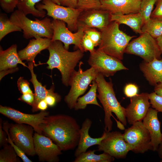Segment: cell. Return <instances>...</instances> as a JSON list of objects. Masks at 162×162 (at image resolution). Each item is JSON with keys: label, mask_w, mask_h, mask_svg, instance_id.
I'll use <instances>...</instances> for the list:
<instances>
[{"label": "cell", "mask_w": 162, "mask_h": 162, "mask_svg": "<svg viewBox=\"0 0 162 162\" xmlns=\"http://www.w3.org/2000/svg\"><path fill=\"white\" fill-rule=\"evenodd\" d=\"M42 133L50 138L62 151L73 150L77 146L80 128L73 117L65 114L48 116L40 125Z\"/></svg>", "instance_id": "cell-1"}, {"label": "cell", "mask_w": 162, "mask_h": 162, "mask_svg": "<svg viewBox=\"0 0 162 162\" xmlns=\"http://www.w3.org/2000/svg\"><path fill=\"white\" fill-rule=\"evenodd\" d=\"M49 52L48 60L44 64L47 68L52 70L56 68L60 72L62 83L65 86H69L71 76L75 68L84 56V52L79 49L70 52L65 49L60 41H52L47 49Z\"/></svg>", "instance_id": "cell-2"}, {"label": "cell", "mask_w": 162, "mask_h": 162, "mask_svg": "<svg viewBox=\"0 0 162 162\" xmlns=\"http://www.w3.org/2000/svg\"><path fill=\"white\" fill-rule=\"evenodd\" d=\"M97 83L98 94L97 97L103 107L105 116V131H110L112 129V122L111 118L114 113L117 118L124 126L127 121L125 116V108L122 106L117 99L111 79L107 82L104 76L99 73L95 80Z\"/></svg>", "instance_id": "cell-3"}, {"label": "cell", "mask_w": 162, "mask_h": 162, "mask_svg": "<svg viewBox=\"0 0 162 162\" xmlns=\"http://www.w3.org/2000/svg\"><path fill=\"white\" fill-rule=\"evenodd\" d=\"M119 24L112 21L100 31V42L98 50L120 60L130 41L135 36L128 35L119 28Z\"/></svg>", "instance_id": "cell-4"}, {"label": "cell", "mask_w": 162, "mask_h": 162, "mask_svg": "<svg viewBox=\"0 0 162 162\" xmlns=\"http://www.w3.org/2000/svg\"><path fill=\"white\" fill-rule=\"evenodd\" d=\"M10 19L23 30V37L28 39L33 38L51 39L53 34L52 20L47 17L42 20H32L23 13L17 10L10 15Z\"/></svg>", "instance_id": "cell-5"}, {"label": "cell", "mask_w": 162, "mask_h": 162, "mask_svg": "<svg viewBox=\"0 0 162 162\" xmlns=\"http://www.w3.org/2000/svg\"><path fill=\"white\" fill-rule=\"evenodd\" d=\"M83 64L80 62L78 70H75L72 74L69 84L70 88L64 97V100L70 110L74 109L78 98L85 93L89 85L95 80L99 74L96 69L92 67L83 71L81 68Z\"/></svg>", "instance_id": "cell-6"}, {"label": "cell", "mask_w": 162, "mask_h": 162, "mask_svg": "<svg viewBox=\"0 0 162 162\" xmlns=\"http://www.w3.org/2000/svg\"><path fill=\"white\" fill-rule=\"evenodd\" d=\"M124 52L139 56L148 62L154 58L160 59L162 54L156 39L146 32L130 42Z\"/></svg>", "instance_id": "cell-7"}, {"label": "cell", "mask_w": 162, "mask_h": 162, "mask_svg": "<svg viewBox=\"0 0 162 162\" xmlns=\"http://www.w3.org/2000/svg\"><path fill=\"white\" fill-rule=\"evenodd\" d=\"M35 7L40 10H46L47 15L53 19L64 22L71 32L77 31L78 18L82 10L58 5L51 0H43L41 4H37Z\"/></svg>", "instance_id": "cell-8"}, {"label": "cell", "mask_w": 162, "mask_h": 162, "mask_svg": "<svg viewBox=\"0 0 162 162\" xmlns=\"http://www.w3.org/2000/svg\"><path fill=\"white\" fill-rule=\"evenodd\" d=\"M123 135L134 152L143 154L149 150L152 151L149 133L142 121L134 123L125 130Z\"/></svg>", "instance_id": "cell-9"}, {"label": "cell", "mask_w": 162, "mask_h": 162, "mask_svg": "<svg viewBox=\"0 0 162 162\" xmlns=\"http://www.w3.org/2000/svg\"><path fill=\"white\" fill-rule=\"evenodd\" d=\"M88 64L104 77L113 76L117 71L127 70L120 60L97 49L90 52Z\"/></svg>", "instance_id": "cell-10"}, {"label": "cell", "mask_w": 162, "mask_h": 162, "mask_svg": "<svg viewBox=\"0 0 162 162\" xmlns=\"http://www.w3.org/2000/svg\"><path fill=\"white\" fill-rule=\"evenodd\" d=\"M33 128L23 124H11L9 129L10 138L14 144L29 156L36 155L34 149Z\"/></svg>", "instance_id": "cell-11"}, {"label": "cell", "mask_w": 162, "mask_h": 162, "mask_svg": "<svg viewBox=\"0 0 162 162\" xmlns=\"http://www.w3.org/2000/svg\"><path fill=\"white\" fill-rule=\"evenodd\" d=\"M105 132L106 136L98 145V151L117 159L125 158L131 148L124 140L123 134L117 131Z\"/></svg>", "instance_id": "cell-12"}, {"label": "cell", "mask_w": 162, "mask_h": 162, "mask_svg": "<svg viewBox=\"0 0 162 162\" xmlns=\"http://www.w3.org/2000/svg\"><path fill=\"white\" fill-rule=\"evenodd\" d=\"M52 22L53 30L52 41H60L63 44L64 48L68 50L70 45L74 44L76 48L84 52L82 45V39L85 34L83 29H78L76 32L74 33L66 27L65 23L62 21L53 19Z\"/></svg>", "instance_id": "cell-13"}, {"label": "cell", "mask_w": 162, "mask_h": 162, "mask_svg": "<svg viewBox=\"0 0 162 162\" xmlns=\"http://www.w3.org/2000/svg\"><path fill=\"white\" fill-rule=\"evenodd\" d=\"M111 14L101 8L83 11L78 18V29L97 28L100 31L111 22Z\"/></svg>", "instance_id": "cell-14"}, {"label": "cell", "mask_w": 162, "mask_h": 162, "mask_svg": "<svg viewBox=\"0 0 162 162\" xmlns=\"http://www.w3.org/2000/svg\"><path fill=\"white\" fill-rule=\"evenodd\" d=\"M0 113L16 123L23 124L31 126L35 132L42 134L40 125L49 112L41 111L38 113L28 114L21 112L9 106L0 105Z\"/></svg>", "instance_id": "cell-15"}, {"label": "cell", "mask_w": 162, "mask_h": 162, "mask_svg": "<svg viewBox=\"0 0 162 162\" xmlns=\"http://www.w3.org/2000/svg\"><path fill=\"white\" fill-rule=\"evenodd\" d=\"M33 138L34 151L39 161H59L58 156L62 154V151L50 138L35 132Z\"/></svg>", "instance_id": "cell-16"}, {"label": "cell", "mask_w": 162, "mask_h": 162, "mask_svg": "<svg viewBox=\"0 0 162 162\" xmlns=\"http://www.w3.org/2000/svg\"><path fill=\"white\" fill-rule=\"evenodd\" d=\"M148 94L142 93L131 98L130 103L125 108V116L128 122L132 125L142 121L150 108Z\"/></svg>", "instance_id": "cell-17"}, {"label": "cell", "mask_w": 162, "mask_h": 162, "mask_svg": "<svg viewBox=\"0 0 162 162\" xmlns=\"http://www.w3.org/2000/svg\"><path fill=\"white\" fill-rule=\"evenodd\" d=\"M17 46L13 44L8 49L3 50L0 46V80L6 75L12 73L18 70V64L28 68L20 58L17 51Z\"/></svg>", "instance_id": "cell-18"}, {"label": "cell", "mask_w": 162, "mask_h": 162, "mask_svg": "<svg viewBox=\"0 0 162 162\" xmlns=\"http://www.w3.org/2000/svg\"><path fill=\"white\" fill-rule=\"evenodd\" d=\"M101 8L111 14H127L139 12L142 0H100Z\"/></svg>", "instance_id": "cell-19"}, {"label": "cell", "mask_w": 162, "mask_h": 162, "mask_svg": "<svg viewBox=\"0 0 162 162\" xmlns=\"http://www.w3.org/2000/svg\"><path fill=\"white\" fill-rule=\"evenodd\" d=\"M158 112L152 108H150L142 122L148 131L151 139L152 151H157L162 138L160 131V122L158 116Z\"/></svg>", "instance_id": "cell-20"}, {"label": "cell", "mask_w": 162, "mask_h": 162, "mask_svg": "<svg viewBox=\"0 0 162 162\" xmlns=\"http://www.w3.org/2000/svg\"><path fill=\"white\" fill-rule=\"evenodd\" d=\"M51 42V39L46 38L32 39L25 48L18 52V55L22 61L32 62L36 66L34 61L36 56L41 51L47 49Z\"/></svg>", "instance_id": "cell-21"}, {"label": "cell", "mask_w": 162, "mask_h": 162, "mask_svg": "<svg viewBox=\"0 0 162 162\" xmlns=\"http://www.w3.org/2000/svg\"><path fill=\"white\" fill-rule=\"evenodd\" d=\"M92 123V121L88 118H86L82 123L80 130V140L74 153L76 157L86 152L89 147L93 145L100 144L101 141L106 136V132L104 131L101 137L98 138L92 137L89 135L88 131Z\"/></svg>", "instance_id": "cell-22"}, {"label": "cell", "mask_w": 162, "mask_h": 162, "mask_svg": "<svg viewBox=\"0 0 162 162\" xmlns=\"http://www.w3.org/2000/svg\"><path fill=\"white\" fill-rule=\"evenodd\" d=\"M140 68L151 85L154 86L162 81V58H154L149 62L144 61L140 64Z\"/></svg>", "instance_id": "cell-23"}, {"label": "cell", "mask_w": 162, "mask_h": 162, "mask_svg": "<svg viewBox=\"0 0 162 162\" xmlns=\"http://www.w3.org/2000/svg\"><path fill=\"white\" fill-rule=\"evenodd\" d=\"M28 68L31 74V78L30 81L33 85L34 90L35 99L32 105V111L33 112L38 111L37 106L41 100L45 99L46 97L49 94L54 91V86L53 85L49 89L46 88V86H43L39 82L37 78L36 75L34 70V63L32 62H28Z\"/></svg>", "instance_id": "cell-24"}, {"label": "cell", "mask_w": 162, "mask_h": 162, "mask_svg": "<svg viewBox=\"0 0 162 162\" xmlns=\"http://www.w3.org/2000/svg\"><path fill=\"white\" fill-rule=\"evenodd\" d=\"M116 21L119 25H126L136 33L141 34L143 33L141 29L143 21L139 12L127 14H111V21Z\"/></svg>", "instance_id": "cell-25"}, {"label": "cell", "mask_w": 162, "mask_h": 162, "mask_svg": "<svg viewBox=\"0 0 162 162\" xmlns=\"http://www.w3.org/2000/svg\"><path fill=\"white\" fill-rule=\"evenodd\" d=\"M97 83L95 80H93L88 92L84 96L78 98L74 108L75 110L84 109L87 105L89 104L95 105L102 107L97 99Z\"/></svg>", "instance_id": "cell-26"}, {"label": "cell", "mask_w": 162, "mask_h": 162, "mask_svg": "<svg viewBox=\"0 0 162 162\" xmlns=\"http://www.w3.org/2000/svg\"><path fill=\"white\" fill-rule=\"evenodd\" d=\"M42 0H19L17 5L18 10L26 15L31 14L37 17L43 18L46 15V12L44 10H40L35 7L36 4ZM55 3L60 5L58 0H51Z\"/></svg>", "instance_id": "cell-27"}, {"label": "cell", "mask_w": 162, "mask_h": 162, "mask_svg": "<svg viewBox=\"0 0 162 162\" xmlns=\"http://www.w3.org/2000/svg\"><path fill=\"white\" fill-rule=\"evenodd\" d=\"M95 150H89L82 153L76 157L74 162H111L114 158L105 152L98 155Z\"/></svg>", "instance_id": "cell-28"}, {"label": "cell", "mask_w": 162, "mask_h": 162, "mask_svg": "<svg viewBox=\"0 0 162 162\" xmlns=\"http://www.w3.org/2000/svg\"><path fill=\"white\" fill-rule=\"evenodd\" d=\"M22 29L12 22L6 14L1 13L0 15V40L8 34L15 31H22Z\"/></svg>", "instance_id": "cell-29"}, {"label": "cell", "mask_w": 162, "mask_h": 162, "mask_svg": "<svg viewBox=\"0 0 162 162\" xmlns=\"http://www.w3.org/2000/svg\"><path fill=\"white\" fill-rule=\"evenodd\" d=\"M141 30L156 39L162 35V20L151 18L143 25Z\"/></svg>", "instance_id": "cell-30"}, {"label": "cell", "mask_w": 162, "mask_h": 162, "mask_svg": "<svg viewBox=\"0 0 162 162\" xmlns=\"http://www.w3.org/2000/svg\"><path fill=\"white\" fill-rule=\"evenodd\" d=\"M13 147L8 144L3 146L0 151V162H19V159Z\"/></svg>", "instance_id": "cell-31"}, {"label": "cell", "mask_w": 162, "mask_h": 162, "mask_svg": "<svg viewBox=\"0 0 162 162\" xmlns=\"http://www.w3.org/2000/svg\"><path fill=\"white\" fill-rule=\"evenodd\" d=\"M157 1V0H142L139 13L142 18L143 24L151 18V14Z\"/></svg>", "instance_id": "cell-32"}, {"label": "cell", "mask_w": 162, "mask_h": 162, "mask_svg": "<svg viewBox=\"0 0 162 162\" xmlns=\"http://www.w3.org/2000/svg\"><path fill=\"white\" fill-rule=\"evenodd\" d=\"M10 124L7 121H5L3 122V129L6 132L8 136V143L11 145L15 151L17 156L20 157L24 162H32L26 156L25 153L16 146L11 140L9 133V129Z\"/></svg>", "instance_id": "cell-33"}, {"label": "cell", "mask_w": 162, "mask_h": 162, "mask_svg": "<svg viewBox=\"0 0 162 162\" xmlns=\"http://www.w3.org/2000/svg\"><path fill=\"white\" fill-rule=\"evenodd\" d=\"M100 0H77L76 8L82 11L101 8Z\"/></svg>", "instance_id": "cell-34"}, {"label": "cell", "mask_w": 162, "mask_h": 162, "mask_svg": "<svg viewBox=\"0 0 162 162\" xmlns=\"http://www.w3.org/2000/svg\"><path fill=\"white\" fill-rule=\"evenodd\" d=\"M148 97L152 108L162 112V97L153 92L148 94Z\"/></svg>", "instance_id": "cell-35"}, {"label": "cell", "mask_w": 162, "mask_h": 162, "mask_svg": "<svg viewBox=\"0 0 162 162\" xmlns=\"http://www.w3.org/2000/svg\"><path fill=\"white\" fill-rule=\"evenodd\" d=\"M84 32L94 43L95 47L99 46L101 38L100 31H98L95 28H89L85 30Z\"/></svg>", "instance_id": "cell-36"}, {"label": "cell", "mask_w": 162, "mask_h": 162, "mask_svg": "<svg viewBox=\"0 0 162 162\" xmlns=\"http://www.w3.org/2000/svg\"><path fill=\"white\" fill-rule=\"evenodd\" d=\"M19 0H0V4L2 9L6 13L14 11L17 7Z\"/></svg>", "instance_id": "cell-37"}, {"label": "cell", "mask_w": 162, "mask_h": 162, "mask_svg": "<svg viewBox=\"0 0 162 162\" xmlns=\"http://www.w3.org/2000/svg\"><path fill=\"white\" fill-rule=\"evenodd\" d=\"M17 85L18 89L22 94L29 92L33 93L29 86V83L23 77L20 76L18 80Z\"/></svg>", "instance_id": "cell-38"}, {"label": "cell", "mask_w": 162, "mask_h": 162, "mask_svg": "<svg viewBox=\"0 0 162 162\" xmlns=\"http://www.w3.org/2000/svg\"><path fill=\"white\" fill-rule=\"evenodd\" d=\"M124 91V94L127 97L131 98L138 94V88L136 84L129 83L125 86Z\"/></svg>", "instance_id": "cell-39"}, {"label": "cell", "mask_w": 162, "mask_h": 162, "mask_svg": "<svg viewBox=\"0 0 162 162\" xmlns=\"http://www.w3.org/2000/svg\"><path fill=\"white\" fill-rule=\"evenodd\" d=\"M44 100L49 106L53 107L61 101V97L58 94L54 92V91L48 94Z\"/></svg>", "instance_id": "cell-40"}, {"label": "cell", "mask_w": 162, "mask_h": 162, "mask_svg": "<svg viewBox=\"0 0 162 162\" xmlns=\"http://www.w3.org/2000/svg\"><path fill=\"white\" fill-rule=\"evenodd\" d=\"M82 45L85 52L89 51L91 52L94 49L95 46L94 44L88 36L85 33L82 39Z\"/></svg>", "instance_id": "cell-41"}, {"label": "cell", "mask_w": 162, "mask_h": 162, "mask_svg": "<svg viewBox=\"0 0 162 162\" xmlns=\"http://www.w3.org/2000/svg\"><path fill=\"white\" fill-rule=\"evenodd\" d=\"M156 6L152 11L151 18L162 20V0H157Z\"/></svg>", "instance_id": "cell-42"}, {"label": "cell", "mask_w": 162, "mask_h": 162, "mask_svg": "<svg viewBox=\"0 0 162 162\" xmlns=\"http://www.w3.org/2000/svg\"><path fill=\"white\" fill-rule=\"evenodd\" d=\"M34 99V93L27 92L22 94L18 99L32 106Z\"/></svg>", "instance_id": "cell-43"}, {"label": "cell", "mask_w": 162, "mask_h": 162, "mask_svg": "<svg viewBox=\"0 0 162 162\" xmlns=\"http://www.w3.org/2000/svg\"><path fill=\"white\" fill-rule=\"evenodd\" d=\"M2 126V119H0V147L3 146L8 144V137L6 131L3 129Z\"/></svg>", "instance_id": "cell-44"}, {"label": "cell", "mask_w": 162, "mask_h": 162, "mask_svg": "<svg viewBox=\"0 0 162 162\" xmlns=\"http://www.w3.org/2000/svg\"><path fill=\"white\" fill-rule=\"evenodd\" d=\"M61 5L72 8H76L77 0H58Z\"/></svg>", "instance_id": "cell-45"}, {"label": "cell", "mask_w": 162, "mask_h": 162, "mask_svg": "<svg viewBox=\"0 0 162 162\" xmlns=\"http://www.w3.org/2000/svg\"><path fill=\"white\" fill-rule=\"evenodd\" d=\"M48 106L47 103L44 99L38 103L37 106V109L38 111H45L47 109Z\"/></svg>", "instance_id": "cell-46"}, {"label": "cell", "mask_w": 162, "mask_h": 162, "mask_svg": "<svg viewBox=\"0 0 162 162\" xmlns=\"http://www.w3.org/2000/svg\"><path fill=\"white\" fill-rule=\"evenodd\" d=\"M154 91L157 94L162 97V81L154 86Z\"/></svg>", "instance_id": "cell-47"}, {"label": "cell", "mask_w": 162, "mask_h": 162, "mask_svg": "<svg viewBox=\"0 0 162 162\" xmlns=\"http://www.w3.org/2000/svg\"><path fill=\"white\" fill-rule=\"evenodd\" d=\"M155 39L160 50L162 53V35Z\"/></svg>", "instance_id": "cell-48"}, {"label": "cell", "mask_w": 162, "mask_h": 162, "mask_svg": "<svg viewBox=\"0 0 162 162\" xmlns=\"http://www.w3.org/2000/svg\"><path fill=\"white\" fill-rule=\"evenodd\" d=\"M159 157L161 159L160 162H162V138L161 142L160 143L157 151Z\"/></svg>", "instance_id": "cell-49"}]
</instances>
